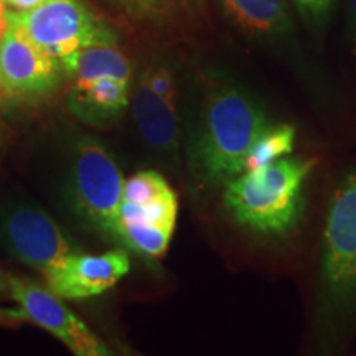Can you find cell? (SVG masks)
Wrapping results in <instances>:
<instances>
[{
    "label": "cell",
    "instance_id": "obj_1",
    "mask_svg": "<svg viewBox=\"0 0 356 356\" xmlns=\"http://www.w3.org/2000/svg\"><path fill=\"white\" fill-rule=\"evenodd\" d=\"M269 126L264 109L246 91L225 84L211 89L188 147L190 172L200 188L226 186L241 175L252 142Z\"/></svg>",
    "mask_w": 356,
    "mask_h": 356
},
{
    "label": "cell",
    "instance_id": "obj_15",
    "mask_svg": "<svg viewBox=\"0 0 356 356\" xmlns=\"http://www.w3.org/2000/svg\"><path fill=\"white\" fill-rule=\"evenodd\" d=\"M173 229L175 228L144 225V222L121 225L124 244L149 257H162L165 254L168 246H170Z\"/></svg>",
    "mask_w": 356,
    "mask_h": 356
},
{
    "label": "cell",
    "instance_id": "obj_19",
    "mask_svg": "<svg viewBox=\"0 0 356 356\" xmlns=\"http://www.w3.org/2000/svg\"><path fill=\"white\" fill-rule=\"evenodd\" d=\"M44 0H6V6L10 7L13 12H26L42 6Z\"/></svg>",
    "mask_w": 356,
    "mask_h": 356
},
{
    "label": "cell",
    "instance_id": "obj_21",
    "mask_svg": "<svg viewBox=\"0 0 356 356\" xmlns=\"http://www.w3.org/2000/svg\"><path fill=\"white\" fill-rule=\"evenodd\" d=\"M8 26V10L6 6V0H0V40H2L3 33H6Z\"/></svg>",
    "mask_w": 356,
    "mask_h": 356
},
{
    "label": "cell",
    "instance_id": "obj_16",
    "mask_svg": "<svg viewBox=\"0 0 356 356\" xmlns=\"http://www.w3.org/2000/svg\"><path fill=\"white\" fill-rule=\"evenodd\" d=\"M177 213L178 200L175 191L168 193L167 197L145 204L122 202L121 225H127V222H144V225H157L175 228Z\"/></svg>",
    "mask_w": 356,
    "mask_h": 356
},
{
    "label": "cell",
    "instance_id": "obj_3",
    "mask_svg": "<svg viewBox=\"0 0 356 356\" xmlns=\"http://www.w3.org/2000/svg\"><path fill=\"white\" fill-rule=\"evenodd\" d=\"M124 177L113 155L91 137L78 140L71 159V193L79 215L106 236L124 244L121 203Z\"/></svg>",
    "mask_w": 356,
    "mask_h": 356
},
{
    "label": "cell",
    "instance_id": "obj_17",
    "mask_svg": "<svg viewBox=\"0 0 356 356\" xmlns=\"http://www.w3.org/2000/svg\"><path fill=\"white\" fill-rule=\"evenodd\" d=\"M170 185L160 173L154 170L139 172L124 181L122 202L145 204L172 193Z\"/></svg>",
    "mask_w": 356,
    "mask_h": 356
},
{
    "label": "cell",
    "instance_id": "obj_7",
    "mask_svg": "<svg viewBox=\"0 0 356 356\" xmlns=\"http://www.w3.org/2000/svg\"><path fill=\"white\" fill-rule=\"evenodd\" d=\"M63 68L55 58L8 22L0 40V88L6 96L25 101L47 97L60 84Z\"/></svg>",
    "mask_w": 356,
    "mask_h": 356
},
{
    "label": "cell",
    "instance_id": "obj_11",
    "mask_svg": "<svg viewBox=\"0 0 356 356\" xmlns=\"http://www.w3.org/2000/svg\"><path fill=\"white\" fill-rule=\"evenodd\" d=\"M129 106V84L114 78L74 83L68 95V108L83 122L108 127Z\"/></svg>",
    "mask_w": 356,
    "mask_h": 356
},
{
    "label": "cell",
    "instance_id": "obj_10",
    "mask_svg": "<svg viewBox=\"0 0 356 356\" xmlns=\"http://www.w3.org/2000/svg\"><path fill=\"white\" fill-rule=\"evenodd\" d=\"M134 118L144 140L160 154H177L178 118L177 101L155 92L140 74L132 99Z\"/></svg>",
    "mask_w": 356,
    "mask_h": 356
},
{
    "label": "cell",
    "instance_id": "obj_8",
    "mask_svg": "<svg viewBox=\"0 0 356 356\" xmlns=\"http://www.w3.org/2000/svg\"><path fill=\"white\" fill-rule=\"evenodd\" d=\"M8 287H10L12 299L19 305L20 314L63 341L74 355H109L99 338L61 302V297L56 296L50 287H42L32 280L22 277L8 279Z\"/></svg>",
    "mask_w": 356,
    "mask_h": 356
},
{
    "label": "cell",
    "instance_id": "obj_24",
    "mask_svg": "<svg viewBox=\"0 0 356 356\" xmlns=\"http://www.w3.org/2000/svg\"><path fill=\"white\" fill-rule=\"evenodd\" d=\"M0 96H2V95H0Z\"/></svg>",
    "mask_w": 356,
    "mask_h": 356
},
{
    "label": "cell",
    "instance_id": "obj_20",
    "mask_svg": "<svg viewBox=\"0 0 356 356\" xmlns=\"http://www.w3.org/2000/svg\"><path fill=\"white\" fill-rule=\"evenodd\" d=\"M296 2L299 3L300 8H304L307 12L318 13L328 7L330 0H296Z\"/></svg>",
    "mask_w": 356,
    "mask_h": 356
},
{
    "label": "cell",
    "instance_id": "obj_6",
    "mask_svg": "<svg viewBox=\"0 0 356 356\" xmlns=\"http://www.w3.org/2000/svg\"><path fill=\"white\" fill-rule=\"evenodd\" d=\"M0 238L8 251L24 264L50 279L74 254L60 226L40 208L19 204L2 215Z\"/></svg>",
    "mask_w": 356,
    "mask_h": 356
},
{
    "label": "cell",
    "instance_id": "obj_14",
    "mask_svg": "<svg viewBox=\"0 0 356 356\" xmlns=\"http://www.w3.org/2000/svg\"><path fill=\"white\" fill-rule=\"evenodd\" d=\"M296 144V129L291 124H279V126L266 127L249 149L244 172L257 170L275 160L284 159L293 150Z\"/></svg>",
    "mask_w": 356,
    "mask_h": 356
},
{
    "label": "cell",
    "instance_id": "obj_9",
    "mask_svg": "<svg viewBox=\"0 0 356 356\" xmlns=\"http://www.w3.org/2000/svg\"><path fill=\"white\" fill-rule=\"evenodd\" d=\"M131 270L126 251L113 249L102 254H76L47 279L48 287L61 299H88L109 291Z\"/></svg>",
    "mask_w": 356,
    "mask_h": 356
},
{
    "label": "cell",
    "instance_id": "obj_13",
    "mask_svg": "<svg viewBox=\"0 0 356 356\" xmlns=\"http://www.w3.org/2000/svg\"><path fill=\"white\" fill-rule=\"evenodd\" d=\"M239 29L256 37L279 35L291 29L284 0H220Z\"/></svg>",
    "mask_w": 356,
    "mask_h": 356
},
{
    "label": "cell",
    "instance_id": "obj_2",
    "mask_svg": "<svg viewBox=\"0 0 356 356\" xmlns=\"http://www.w3.org/2000/svg\"><path fill=\"white\" fill-rule=\"evenodd\" d=\"M315 159H279L243 172L225 190V207L244 228L264 236H286L304 211V188Z\"/></svg>",
    "mask_w": 356,
    "mask_h": 356
},
{
    "label": "cell",
    "instance_id": "obj_4",
    "mask_svg": "<svg viewBox=\"0 0 356 356\" xmlns=\"http://www.w3.org/2000/svg\"><path fill=\"white\" fill-rule=\"evenodd\" d=\"M8 22L63 65L70 56L97 43H115V35L83 0H44L26 12H8Z\"/></svg>",
    "mask_w": 356,
    "mask_h": 356
},
{
    "label": "cell",
    "instance_id": "obj_22",
    "mask_svg": "<svg viewBox=\"0 0 356 356\" xmlns=\"http://www.w3.org/2000/svg\"><path fill=\"white\" fill-rule=\"evenodd\" d=\"M350 12H351V20H353L355 37H356V0H350Z\"/></svg>",
    "mask_w": 356,
    "mask_h": 356
},
{
    "label": "cell",
    "instance_id": "obj_12",
    "mask_svg": "<svg viewBox=\"0 0 356 356\" xmlns=\"http://www.w3.org/2000/svg\"><path fill=\"white\" fill-rule=\"evenodd\" d=\"M61 68L66 76L74 79V83L114 78L129 84L132 74L127 56L115 47V43H97L81 48L70 56Z\"/></svg>",
    "mask_w": 356,
    "mask_h": 356
},
{
    "label": "cell",
    "instance_id": "obj_23",
    "mask_svg": "<svg viewBox=\"0 0 356 356\" xmlns=\"http://www.w3.org/2000/svg\"><path fill=\"white\" fill-rule=\"evenodd\" d=\"M0 95H3V92H2V88H0Z\"/></svg>",
    "mask_w": 356,
    "mask_h": 356
},
{
    "label": "cell",
    "instance_id": "obj_18",
    "mask_svg": "<svg viewBox=\"0 0 356 356\" xmlns=\"http://www.w3.org/2000/svg\"><path fill=\"white\" fill-rule=\"evenodd\" d=\"M129 15L142 20H162L184 8L186 0H113Z\"/></svg>",
    "mask_w": 356,
    "mask_h": 356
},
{
    "label": "cell",
    "instance_id": "obj_5",
    "mask_svg": "<svg viewBox=\"0 0 356 356\" xmlns=\"http://www.w3.org/2000/svg\"><path fill=\"white\" fill-rule=\"evenodd\" d=\"M322 280L332 302L356 304V172L333 193L323 233Z\"/></svg>",
    "mask_w": 356,
    "mask_h": 356
}]
</instances>
